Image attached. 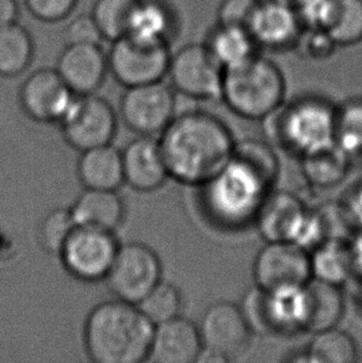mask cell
Segmentation results:
<instances>
[{"label":"cell","mask_w":362,"mask_h":363,"mask_svg":"<svg viewBox=\"0 0 362 363\" xmlns=\"http://www.w3.org/2000/svg\"><path fill=\"white\" fill-rule=\"evenodd\" d=\"M278 157L265 142L236 143L230 162L200 186L206 212L216 222L237 227L255 221L260 205L277 182Z\"/></svg>","instance_id":"obj_1"},{"label":"cell","mask_w":362,"mask_h":363,"mask_svg":"<svg viewBox=\"0 0 362 363\" xmlns=\"http://www.w3.org/2000/svg\"><path fill=\"white\" fill-rule=\"evenodd\" d=\"M170 179L200 187L230 162L236 142L214 114L190 111L175 116L158 137Z\"/></svg>","instance_id":"obj_2"},{"label":"cell","mask_w":362,"mask_h":363,"mask_svg":"<svg viewBox=\"0 0 362 363\" xmlns=\"http://www.w3.org/2000/svg\"><path fill=\"white\" fill-rule=\"evenodd\" d=\"M154 329L137 304L113 298L94 305L84 320V350L94 363L148 362Z\"/></svg>","instance_id":"obj_3"},{"label":"cell","mask_w":362,"mask_h":363,"mask_svg":"<svg viewBox=\"0 0 362 363\" xmlns=\"http://www.w3.org/2000/svg\"><path fill=\"white\" fill-rule=\"evenodd\" d=\"M287 84L282 69L260 55L226 69L221 99L241 118L265 121L284 104Z\"/></svg>","instance_id":"obj_4"},{"label":"cell","mask_w":362,"mask_h":363,"mask_svg":"<svg viewBox=\"0 0 362 363\" xmlns=\"http://www.w3.org/2000/svg\"><path fill=\"white\" fill-rule=\"evenodd\" d=\"M335 109L324 97L303 96L282 104L265 121L279 147L302 157L335 143Z\"/></svg>","instance_id":"obj_5"},{"label":"cell","mask_w":362,"mask_h":363,"mask_svg":"<svg viewBox=\"0 0 362 363\" xmlns=\"http://www.w3.org/2000/svg\"><path fill=\"white\" fill-rule=\"evenodd\" d=\"M202 352L199 362H230L250 347L252 330L240 305L217 301L202 315L200 325Z\"/></svg>","instance_id":"obj_6"},{"label":"cell","mask_w":362,"mask_h":363,"mask_svg":"<svg viewBox=\"0 0 362 363\" xmlns=\"http://www.w3.org/2000/svg\"><path fill=\"white\" fill-rule=\"evenodd\" d=\"M121 245L116 232L77 226L57 257L67 274L93 284L106 280Z\"/></svg>","instance_id":"obj_7"},{"label":"cell","mask_w":362,"mask_h":363,"mask_svg":"<svg viewBox=\"0 0 362 363\" xmlns=\"http://www.w3.org/2000/svg\"><path fill=\"white\" fill-rule=\"evenodd\" d=\"M107 56L109 74L127 89L167 77L172 51L169 44L126 35L113 41Z\"/></svg>","instance_id":"obj_8"},{"label":"cell","mask_w":362,"mask_h":363,"mask_svg":"<svg viewBox=\"0 0 362 363\" xmlns=\"http://www.w3.org/2000/svg\"><path fill=\"white\" fill-rule=\"evenodd\" d=\"M119 116L107 99L96 94H76L60 125L67 145L84 152L112 144L117 137Z\"/></svg>","instance_id":"obj_9"},{"label":"cell","mask_w":362,"mask_h":363,"mask_svg":"<svg viewBox=\"0 0 362 363\" xmlns=\"http://www.w3.org/2000/svg\"><path fill=\"white\" fill-rule=\"evenodd\" d=\"M177 97L164 81L127 87L119 101L118 116L136 135L159 137L177 116Z\"/></svg>","instance_id":"obj_10"},{"label":"cell","mask_w":362,"mask_h":363,"mask_svg":"<svg viewBox=\"0 0 362 363\" xmlns=\"http://www.w3.org/2000/svg\"><path fill=\"white\" fill-rule=\"evenodd\" d=\"M163 280L160 257L152 247L141 242L121 245L106 278L113 298L137 304Z\"/></svg>","instance_id":"obj_11"},{"label":"cell","mask_w":362,"mask_h":363,"mask_svg":"<svg viewBox=\"0 0 362 363\" xmlns=\"http://www.w3.org/2000/svg\"><path fill=\"white\" fill-rule=\"evenodd\" d=\"M225 71L202 44H189L172 54L167 77L175 94L197 101L221 99Z\"/></svg>","instance_id":"obj_12"},{"label":"cell","mask_w":362,"mask_h":363,"mask_svg":"<svg viewBox=\"0 0 362 363\" xmlns=\"http://www.w3.org/2000/svg\"><path fill=\"white\" fill-rule=\"evenodd\" d=\"M312 278L310 253L292 242H265L253 263L256 286L268 293L304 286Z\"/></svg>","instance_id":"obj_13"},{"label":"cell","mask_w":362,"mask_h":363,"mask_svg":"<svg viewBox=\"0 0 362 363\" xmlns=\"http://www.w3.org/2000/svg\"><path fill=\"white\" fill-rule=\"evenodd\" d=\"M75 97L56 69H36L19 89L20 108L28 118L43 124H59Z\"/></svg>","instance_id":"obj_14"},{"label":"cell","mask_w":362,"mask_h":363,"mask_svg":"<svg viewBox=\"0 0 362 363\" xmlns=\"http://www.w3.org/2000/svg\"><path fill=\"white\" fill-rule=\"evenodd\" d=\"M248 30L260 50L287 51L295 49L304 28L294 5L260 0Z\"/></svg>","instance_id":"obj_15"},{"label":"cell","mask_w":362,"mask_h":363,"mask_svg":"<svg viewBox=\"0 0 362 363\" xmlns=\"http://www.w3.org/2000/svg\"><path fill=\"white\" fill-rule=\"evenodd\" d=\"M124 185L149 194L162 189L170 179L158 137L137 135L122 149Z\"/></svg>","instance_id":"obj_16"},{"label":"cell","mask_w":362,"mask_h":363,"mask_svg":"<svg viewBox=\"0 0 362 363\" xmlns=\"http://www.w3.org/2000/svg\"><path fill=\"white\" fill-rule=\"evenodd\" d=\"M55 69L70 89L79 96L96 94L109 74L108 56L101 45H66Z\"/></svg>","instance_id":"obj_17"},{"label":"cell","mask_w":362,"mask_h":363,"mask_svg":"<svg viewBox=\"0 0 362 363\" xmlns=\"http://www.w3.org/2000/svg\"><path fill=\"white\" fill-rule=\"evenodd\" d=\"M308 210L297 195L272 190L260 205L253 222L265 242L293 243Z\"/></svg>","instance_id":"obj_18"},{"label":"cell","mask_w":362,"mask_h":363,"mask_svg":"<svg viewBox=\"0 0 362 363\" xmlns=\"http://www.w3.org/2000/svg\"><path fill=\"white\" fill-rule=\"evenodd\" d=\"M202 352L199 326L182 315L155 326L148 361L197 363Z\"/></svg>","instance_id":"obj_19"},{"label":"cell","mask_w":362,"mask_h":363,"mask_svg":"<svg viewBox=\"0 0 362 363\" xmlns=\"http://www.w3.org/2000/svg\"><path fill=\"white\" fill-rule=\"evenodd\" d=\"M77 226L117 232L126 220V202L118 190L84 189L70 207Z\"/></svg>","instance_id":"obj_20"},{"label":"cell","mask_w":362,"mask_h":363,"mask_svg":"<svg viewBox=\"0 0 362 363\" xmlns=\"http://www.w3.org/2000/svg\"><path fill=\"white\" fill-rule=\"evenodd\" d=\"M77 177L84 189L119 190L124 185L122 150L112 143L79 152Z\"/></svg>","instance_id":"obj_21"},{"label":"cell","mask_w":362,"mask_h":363,"mask_svg":"<svg viewBox=\"0 0 362 363\" xmlns=\"http://www.w3.org/2000/svg\"><path fill=\"white\" fill-rule=\"evenodd\" d=\"M204 45L224 71L235 69L260 55V48L250 30L240 26L216 23L206 35Z\"/></svg>","instance_id":"obj_22"},{"label":"cell","mask_w":362,"mask_h":363,"mask_svg":"<svg viewBox=\"0 0 362 363\" xmlns=\"http://www.w3.org/2000/svg\"><path fill=\"white\" fill-rule=\"evenodd\" d=\"M307 293L308 314L305 333L315 334L324 330L336 328L343 319L345 311V300L341 286L312 278L307 284Z\"/></svg>","instance_id":"obj_23"},{"label":"cell","mask_w":362,"mask_h":363,"mask_svg":"<svg viewBox=\"0 0 362 363\" xmlns=\"http://www.w3.org/2000/svg\"><path fill=\"white\" fill-rule=\"evenodd\" d=\"M175 29L174 10L165 0H138L127 35L170 45Z\"/></svg>","instance_id":"obj_24"},{"label":"cell","mask_w":362,"mask_h":363,"mask_svg":"<svg viewBox=\"0 0 362 363\" xmlns=\"http://www.w3.org/2000/svg\"><path fill=\"white\" fill-rule=\"evenodd\" d=\"M351 157L335 143L302 157L305 180L318 189L338 186L348 177Z\"/></svg>","instance_id":"obj_25"},{"label":"cell","mask_w":362,"mask_h":363,"mask_svg":"<svg viewBox=\"0 0 362 363\" xmlns=\"http://www.w3.org/2000/svg\"><path fill=\"white\" fill-rule=\"evenodd\" d=\"M310 267L314 279L329 284L341 285L353 278L348 240L329 238L310 252Z\"/></svg>","instance_id":"obj_26"},{"label":"cell","mask_w":362,"mask_h":363,"mask_svg":"<svg viewBox=\"0 0 362 363\" xmlns=\"http://www.w3.org/2000/svg\"><path fill=\"white\" fill-rule=\"evenodd\" d=\"M35 45L29 30L19 23L0 28V77L24 74L34 59Z\"/></svg>","instance_id":"obj_27"},{"label":"cell","mask_w":362,"mask_h":363,"mask_svg":"<svg viewBox=\"0 0 362 363\" xmlns=\"http://www.w3.org/2000/svg\"><path fill=\"white\" fill-rule=\"evenodd\" d=\"M313 335V339L304 352L305 362H358L360 354L358 345L348 333L333 328Z\"/></svg>","instance_id":"obj_28"},{"label":"cell","mask_w":362,"mask_h":363,"mask_svg":"<svg viewBox=\"0 0 362 363\" xmlns=\"http://www.w3.org/2000/svg\"><path fill=\"white\" fill-rule=\"evenodd\" d=\"M334 142L351 159L362 155V97L336 106Z\"/></svg>","instance_id":"obj_29"},{"label":"cell","mask_w":362,"mask_h":363,"mask_svg":"<svg viewBox=\"0 0 362 363\" xmlns=\"http://www.w3.org/2000/svg\"><path fill=\"white\" fill-rule=\"evenodd\" d=\"M137 306L154 326L181 316L184 299L175 285L160 280Z\"/></svg>","instance_id":"obj_30"},{"label":"cell","mask_w":362,"mask_h":363,"mask_svg":"<svg viewBox=\"0 0 362 363\" xmlns=\"http://www.w3.org/2000/svg\"><path fill=\"white\" fill-rule=\"evenodd\" d=\"M138 0H96L91 15L101 30L103 39L113 43L129 31Z\"/></svg>","instance_id":"obj_31"},{"label":"cell","mask_w":362,"mask_h":363,"mask_svg":"<svg viewBox=\"0 0 362 363\" xmlns=\"http://www.w3.org/2000/svg\"><path fill=\"white\" fill-rule=\"evenodd\" d=\"M329 35L338 46H353L362 41V0H336Z\"/></svg>","instance_id":"obj_32"},{"label":"cell","mask_w":362,"mask_h":363,"mask_svg":"<svg viewBox=\"0 0 362 363\" xmlns=\"http://www.w3.org/2000/svg\"><path fill=\"white\" fill-rule=\"evenodd\" d=\"M76 227L70 207H57L48 212L38 227V242L41 250L50 255H59Z\"/></svg>","instance_id":"obj_33"},{"label":"cell","mask_w":362,"mask_h":363,"mask_svg":"<svg viewBox=\"0 0 362 363\" xmlns=\"http://www.w3.org/2000/svg\"><path fill=\"white\" fill-rule=\"evenodd\" d=\"M336 0H299L294 5L304 29H328Z\"/></svg>","instance_id":"obj_34"},{"label":"cell","mask_w":362,"mask_h":363,"mask_svg":"<svg viewBox=\"0 0 362 363\" xmlns=\"http://www.w3.org/2000/svg\"><path fill=\"white\" fill-rule=\"evenodd\" d=\"M33 18L44 23H59L74 13L79 0H24Z\"/></svg>","instance_id":"obj_35"},{"label":"cell","mask_w":362,"mask_h":363,"mask_svg":"<svg viewBox=\"0 0 362 363\" xmlns=\"http://www.w3.org/2000/svg\"><path fill=\"white\" fill-rule=\"evenodd\" d=\"M328 31L320 29H304L295 49L312 60H325L338 49Z\"/></svg>","instance_id":"obj_36"},{"label":"cell","mask_w":362,"mask_h":363,"mask_svg":"<svg viewBox=\"0 0 362 363\" xmlns=\"http://www.w3.org/2000/svg\"><path fill=\"white\" fill-rule=\"evenodd\" d=\"M260 0H222L217 9V24L248 29Z\"/></svg>","instance_id":"obj_37"},{"label":"cell","mask_w":362,"mask_h":363,"mask_svg":"<svg viewBox=\"0 0 362 363\" xmlns=\"http://www.w3.org/2000/svg\"><path fill=\"white\" fill-rule=\"evenodd\" d=\"M65 38L67 44L101 45L104 40L91 13L71 20L65 30Z\"/></svg>","instance_id":"obj_38"},{"label":"cell","mask_w":362,"mask_h":363,"mask_svg":"<svg viewBox=\"0 0 362 363\" xmlns=\"http://www.w3.org/2000/svg\"><path fill=\"white\" fill-rule=\"evenodd\" d=\"M351 232L362 228V175L339 203Z\"/></svg>","instance_id":"obj_39"},{"label":"cell","mask_w":362,"mask_h":363,"mask_svg":"<svg viewBox=\"0 0 362 363\" xmlns=\"http://www.w3.org/2000/svg\"><path fill=\"white\" fill-rule=\"evenodd\" d=\"M348 245L353 264V278L362 279V228L353 232L348 240Z\"/></svg>","instance_id":"obj_40"},{"label":"cell","mask_w":362,"mask_h":363,"mask_svg":"<svg viewBox=\"0 0 362 363\" xmlns=\"http://www.w3.org/2000/svg\"><path fill=\"white\" fill-rule=\"evenodd\" d=\"M19 14L18 0H0V28L18 23Z\"/></svg>","instance_id":"obj_41"},{"label":"cell","mask_w":362,"mask_h":363,"mask_svg":"<svg viewBox=\"0 0 362 363\" xmlns=\"http://www.w3.org/2000/svg\"><path fill=\"white\" fill-rule=\"evenodd\" d=\"M358 284L356 288V293H355V298H356V303H358V309L362 311V279H358Z\"/></svg>","instance_id":"obj_42"},{"label":"cell","mask_w":362,"mask_h":363,"mask_svg":"<svg viewBox=\"0 0 362 363\" xmlns=\"http://www.w3.org/2000/svg\"><path fill=\"white\" fill-rule=\"evenodd\" d=\"M6 253V238L4 235L0 232V259L3 258V255Z\"/></svg>","instance_id":"obj_43"},{"label":"cell","mask_w":362,"mask_h":363,"mask_svg":"<svg viewBox=\"0 0 362 363\" xmlns=\"http://www.w3.org/2000/svg\"><path fill=\"white\" fill-rule=\"evenodd\" d=\"M279 1H284V3H288V4L295 5L298 3L299 0H279Z\"/></svg>","instance_id":"obj_44"}]
</instances>
